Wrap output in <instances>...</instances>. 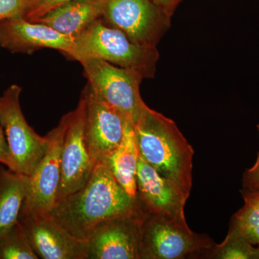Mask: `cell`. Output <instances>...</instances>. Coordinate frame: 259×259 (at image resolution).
Returning a JSON list of instances; mask_svg holds the SVG:
<instances>
[{"label": "cell", "instance_id": "5", "mask_svg": "<svg viewBox=\"0 0 259 259\" xmlns=\"http://www.w3.org/2000/svg\"><path fill=\"white\" fill-rule=\"evenodd\" d=\"M79 63L94 95L133 124L139 120L147 106L140 93L143 79L139 75L96 58H87Z\"/></svg>", "mask_w": 259, "mask_h": 259}, {"label": "cell", "instance_id": "20", "mask_svg": "<svg viewBox=\"0 0 259 259\" xmlns=\"http://www.w3.org/2000/svg\"><path fill=\"white\" fill-rule=\"evenodd\" d=\"M244 205L233 216L231 226L240 231L259 228V191L241 190Z\"/></svg>", "mask_w": 259, "mask_h": 259}, {"label": "cell", "instance_id": "13", "mask_svg": "<svg viewBox=\"0 0 259 259\" xmlns=\"http://www.w3.org/2000/svg\"><path fill=\"white\" fill-rule=\"evenodd\" d=\"M136 187V199L144 214L186 221L185 207L189 196L140 156Z\"/></svg>", "mask_w": 259, "mask_h": 259}, {"label": "cell", "instance_id": "10", "mask_svg": "<svg viewBox=\"0 0 259 259\" xmlns=\"http://www.w3.org/2000/svg\"><path fill=\"white\" fill-rule=\"evenodd\" d=\"M18 222L38 258L88 259V240L73 236L51 212L20 216Z\"/></svg>", "mask_w": 259, "mask_h": 259}, {"label": "cell", "instance_id": "18", "mask_svg": "<svg viewBox=\"0 0 259 259\" xmlns=\"http://www.w3.org/2000/svg\"><path fill=\"white\" fill-rule=\"evenodd\" d=\"M209 258L259 259V246L250 243L236 227L230 225L226 239L214 245Z\"/></svg>", "mask_w": 259, "mask_h": 259}, {"label": "cell", "instance_id": "16", "mask_svg": "<svg viewBox=\"0 0 259 259\" xmlns=\"http://www.w3.org/2000/svg\"><path fill=\"white\" fill-rule=\"evenodd\" d=\"M139 159L134 125L131 120L125 119L122 142L117 149L102 161L106 163L121 187L134 199H136L137 194L136 177Z\"/></svg>", "mask_w": 259, "mask_h": 259}, {"label": "cell", "instance_id": "14", "mask_svg": "<svg viewBox=\"0 0 259 259\" xmlns=\"http://www.w3.org/2000/svg\"><path fill=\"white\" fill-rule=\"evenodd\" d=\"M0 46L15 54H33L42 49H56L71 58L75 39L45 24L16 17L0 22Z\"/></svg>", "mask_w": 259, "mask_h": 259}, {"label": "cell", "instance_id": "2", "mask_svg": "<svg viewBox=\"0 0 259 259\" xmlns=\"http://www.w3.org/2000/svg\"><path fill=\"white\" fill-rule=\"evenodd\" d=\"M133 125L139 156L190 197L194 150L175 121L146 106Z\"/></svg>", "mask_w": 259, "mask_h": 259}, {"label": "cell", "instance_id": "12", "mask_svg": "<svg viewBox=\"0 0 259 259\" xmlns=\"http://www.w3.org/2000/svg\"><path fill=\"white\" fill-rule=\"evenodd\" d=\"M86 95L85 139L95 164L111 154L122 142L125 117L92 93L88 85Z\"/></svg>", "mask_w": 259, "mask_h": 259}, {"label": "cell", "instance_id": "4", "mask_svg": "<svg viewBox=\"0 0 259 259\" xmlns=\"http://www.w3.org/2000/svg\"><path fill=\"white\" fill-rule=\"evenodd\" d=\"M214 245L207 235L192 231L186 221L145 214L140 259L209 258Z\"/></svg>", "mask_w": 259, "mask_h": 259}, {"label": "cell", "instance_id": "19", "mask_svg": "<svg viewBox=\"0 0 259 259\" xmlns=\"http://www.w3.org/2000/svg\"><path fill=\"white\" fill-rule=\"evenodd\" d=\"M37 258L20 223L0 236V259Z\"/></svg>", "mask_w": 259, "mask_h": 259}, {"label": "cell", "instance_id": "25", "mask_svg": "<svg viewBox=\"0 0 259 259\" xmlns=\"http://www.w3.org/2000/svg\"><path fill=\"white\" fill-rule=\"evenodd\" d=\"M166 15L169 17L175 13V10L184 0H153Z\"/></svg>", "mask_w": 259, "mask_h": 259}, {"label": "cell", "instance_id": "3", "mask_svg": "<svg viewBox=\"0 0 259 259\" xmlns=\"http://www.w3.org/2000/svg\"><path fill=\"white\" fill-rule=\"evenodd\" d=\"M87 58L102 59L144 79L156 75L159 54L156 47L132 41L123 32L100 18L75 38L74 51L70 59L79 62Z\"/></svg>", "mask_w": 259, "mask_h": 259}, {"label": "cell", "instance_id": "1", "mask_svg": "<svg viewBox=\"0 0 259 259\" xmlns=\"http://www.w3.org/2000/svg\"><path fill=\"white\" fill-rule=\"evenodd\" d=\"M139 212L137 199L121 187L102 160L85 185L56 202L51 214L73 236L88 240L103 221Z\"/></svg>", "mask_w": 259, "mask_h": 259}, {"label": "cell", "instance_id": "7", "mask_svg": "<svg viewBox=\"0 0 259 259\" xmlns=\"http://www.w3.org/2000/svg\"><path fill=\"white\" fill-rule=\"evenodd\" d=\"M171 18L153 0H102V20L145 47H157Z\"/></svg>", "mask_w": 259, "mask_h": 259}, {"label": "cell", "instance_id": "15", "mask_svg": "<svg viewBox=\"0 0 259 259\" xmlns=\"http://www.w3.org/2000/svg\"><path fill=\"white\" fill-rule=\"evenodd\" d=\"M101 13L102 0H71L51 10L34 23L45 24L75 39L101 18Z\"/></svg>", "mask_w": 259, "mask_h": 259}, {"label": "cell", "instance_id": "6", "mask_svg": "<svg viewBox=\"0 0 259 259\" xmlns=\"http://www.w3.org/2000/svg\"><path fill=\"white\" fill-rule=\"evenodd\" d=\"M22 88L11 85L0 97V122L9 146L13 171L30 176L49 147L47 136H39L28 125L21 107Z\"/></svg>", "mask_w": 259, "mask_h": 259}, {"label": "cell", "instance_id": "22", "mask_svg": "<svg viewBox=\"0 0 259 259\" xmlns=\"http://www.w3.org/2000/svg\"><path fill=\"white\" fill-rule=\"evenodd\" d=\"M29 0H0V22L7 19L23 17Z\"/></svg>", "mask_w": 259, "mask_h": 259}, {"label": "cell", "instance_id": "8", "mask_svg": "<svg viewBox=\"0 0 259 259\" xmlns=\"http://www.w3.org/2000/svg\"><path fill=\"white\" fill-rule=\"evenodd\" d=\"M86 105V95L82 91L77 107L68 113L61 148V180L56 202L83 187L96 165L90 156L85 139Z\"/></svg>", "mask_w": 259, "mask_h": 259}, {"label": "cell", "instance_id": "23", "mask_svg": "<svg viewBox=\"0 0 259 259\" xmlns=\"http://www.w3.org/2000/svg\"><path fill=\"white\" fill-rule=\"evenodd\" d=\"M257 130L259 136V123L257 125ZM242 182L244 190L259 191V151L256 161L253 166L244 172Z\"/></svg>", "mask_w": 259, "mask_h": 259}, {"label": "cell", "instance_id": "26", "mask_svg": "<svg viewBox=\"0 0 259 259\" xmlns=\"http://www.w3.org/2000/svg\"><path fill=\"white\" fill-rule=\"evenodd\" d=\"M241 231L250 243L253 245H259V228L245 229Z\"/></svg>", "mask_w": 259, "mask_h": 259}, {"label": "cell", "instance_id": "21", "mask_svg": "<svg viewBox=\"0 0 259 259\" xmlns=\"http://www.w3.org/2000/svg\"><path fill=\"white\" fill-rule=\"evenodd\" d=\"M71 0H29L23 18L34 22L51 10Z\"/></svg>", "mask_w": 259, "mask_h": 259}, {"label": "cell", "instance_id": "11", "mask_svg": "<svg viewBox=\"0 0 259 259\" xmlns=\"http://www.w3.org/2000/svg\"><path fill=\"white\" fill-rule=\"evenodd\" d=\"M143 212L111 218L88 238V259H140Z\"/></svg>", "mask_w": 259, "mask_h": 259}, {"label": "cell", "instance_id": "17", "mask_svg": "<svg viewBox=\"0 0 259 259\" xmlns=\"http://www.w3.org/2000/svg\"><path fill=\"white\" fill-rule=\"evenodd\" d=\"M29 177L0 165V236L18 222Z\"/></svg>", "mask_w": 259, "mask_h": 259}, {"label": "cell", "instance_id": "9", "mask_svg": "<svg viewBox=\"0 0 259 259\" xmlns=\"http://www.w3.org/2000/svg\"><path fill=\"white\" fill-rule=\"evenodd\" d=\"M67 123L68 113L47 135L49 147L41 161L28 177V192L20 216L51 212L55 205L61 180V148Z\"/></svg>", "mask_w": 259, "mask_h": 259}, {"label": "cell", "instance_id": "24", "mask_svg": "<svg viewBox=\"0 0 259 259\" xmlns=\"http://www.w3.org/2000/svg\"><path fill=\"white\" fill-rule=\"evenodd\" d=\"M0 164L4 165L12 171H13L14 168L11 153H10L9 146H8L1 122H0Z\"/></svg>", "mask_w": 259, "mask_h": 259}]
</instances>
